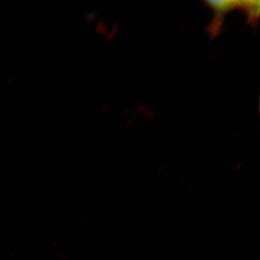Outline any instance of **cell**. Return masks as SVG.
<instances>
[{"instance_id": "6da1fadb", "label": "cell", "mask_w": 260, "mask_h": 260, "mask_svg": "<svg viewBox=\"0 0 260 260\" xmlns=\"http://www.w3.org/2000/svg\"><path fill=\"white\" fill-rule=\"evenodd\" d=\"M206 5L211 8L215 13V18L211 25L209 26V31L215 37L221 26L223 18L226 13L235 8H238V1L231 0H221V1H207Z\"/></svg>"}, {"instance_id": "7a4b0ae2", "label": "cell", "mask_w": 260, "mask_h": 260, "mask_svg": "<svg viewBox=\"0 0 260 260\" xmlns=\"http://www.w3.org/2000/svg\"><path fill=\"white\" fill-rule=\"evenodd\" d=\"M259 1H253L250 6L248 8V10L245 12L248 14V22L251 23L252 25H254L255 23L258 22V18H259Z\"/></svg>"}]
</instances>
